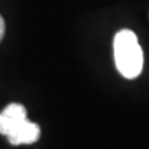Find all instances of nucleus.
I'll return each instance as SVG.
<instances>
[{
  "mask_svg": "<svg viewBox=\"0 0 149 149\" xmlns=\"http://www.w3.org/2000/svg\"><path fill=\"white\" fill-rule=\"evenodd\" d=\"M113 54L116 68L126 79H135L142 72L144 54L133 31L123 29L113 40Z\"/></svg>",
  "mask_w": 149,
  "mask_h": 149,
  "instance_id": "f257e3e1",
  "label": "nucleus"
},
{
  "mask_svg": "<svg viewBox=\"0 0 149 149\" xmlns=\"http://www.w3.org/2000/svg\"><path fill=\"white\" fill-rule=\"evenodd\" d=\"M26 119V109L21 104L7 105L4 111L0 113V134L7 137L14 128L18 127Z\"/></svg>",
  "mask_w": 149,
  "mask_h": 149,
  "instance_id": "f03ea898",
  "label": "nucleus"
},
{
  "mask_svg": "<svg viewBox=\"0 0 149 149\" xmlns=\"http://www.w3.org/2000/svg\"><path fill=\"white\" fill-rule=\"evenodd\" d=\"M40 137V128L37 124L25 120L22 122L18 127H15L11 131L7 138L10 141V144L13 145H25V144H33L36 142Z\"/></svg>",
  "mask_w": 149,
  "mask_h": 149,
  "instance_id": "7ed1b4c3",
  "label": "nucleus"
},
{
  "mask_svg": "<svg viewBox=\"0 0 149 149\" xmlns=\"http://www.w3.org/2000/svg\"><path fill=\"white\" fill-rule=\"evenodd\" d=\"M4 29H6L4 19H3L1 15H0V42H1V39H3V36H4Z\"/></svg>",
  "mask_w": 149,
  "mask_h": 149,
  "instance_id": "20e7f679",
  "label": "nucleus"
}]
</instances>
